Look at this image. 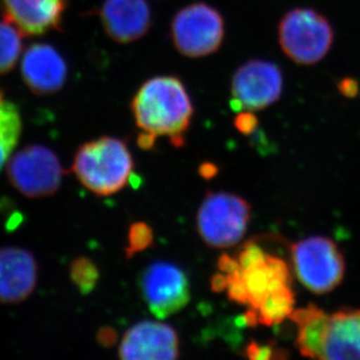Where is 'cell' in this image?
Wrapping results in <instances>:
<instances>
[{
  "label": "cell",
  "instance_id": "cell-1",
  "mask_svg": "<svg viewBox=\"0 0 360 360\" xmlns=\"http://www.w3.org/2000/svg\"><path fill=\"white\" fill-rule=\"evenodd\" d=\"M138 129L154 138L167 136L174 146H184L194 117V104L177 76H155L141 84L131 102Z\"/></svg>",
  "mask_w": 360,
  "mask_h": 360
},
{
  "label": "cell",
  "instance_id": "cell-2",
  "mask_svg": "<svg viewBox=\"0 0 360 360\" xmlns=\"http://www.w3.org/2000/svg\"><path fill=\"white\" fill-rule=\"evenodd\" d=\"M133 169L131 150L125 141L113 136H101L83 143L72 163V172L82 186L103 198L124 189Z\"/></svg>",
  "mask_w": 360,
  "mask_h": 360
},
{
  "label": "cell",
  "instance_id": "cell-3",
  "mask_svg": "<svg viewBox=\"0 0 360 360\" xmlns=\"http://www.w3.org/2000/svg\"><path fill=\"white\" fill-rule=\"evenodd\" d=\"M278 39L283 54L299 65L320 63L329 54L335 31L329 19L309 7H296L282 17Z\"/></svg>",
  "mask_w": 360,
  "mask_h": 360
},
{
  "label": "cell",
  "instance_id": "cell-4",
  "mask_svg": "<svg viewBox=\"0 0 360 360\" xmlns=\"http://www.w3.org/2000/svg\"><path fill=\"white\" fill-rule=\"evenodd\" d=\"M170 40L186 58H207L221 49L225 40V20L221 12L204 1L177 11L170 22Z\"/></svg>",
  "mask_w": 360,
  "mask_h": 360
},
{
  "label": "cell",
  "instance_id": "cell-5",
  "mask_svg": "<svg viewBox=\"0 0 360 360\" xmlns=\"http://www.w3.org/2000/svg\"><path fill=\"white\" fill-rule=\"evenodd\" d=\"M290 255L297 279L317 295L333 292L344 280L345 259L333 239L315 236L296 241Z\"/></svg>",
  "mask_w": 360,
  "mask_h": 360
},
{
  "label": "cell",
  "instance_id": "cell-6",
  "mask_svg": "<svg viewBox=\"0 0 360 360\" xmlns=\"http://www.w3.org/2000/svg\"><path fill=\"white\" fill-rule=\"evenodd\" d=\"M251 205L238 195L209 193L198 207L196 226L204 243L214 248L238 244L251 221Z\"/></svg>",
  "mask_w": 360,
  "mask_h": 360
},
{
  "label": "cell",
  "instance_id": "cell-7",
  "mask_svg": "<svg viewBox=\"0 0 360 360\" xmlns=\"http://www.w3.org/2000/svg\"><path fill=\"white\" fill-rule=\"evenodd\" d=\"M63 168L58 155L48 147L31 145L10 158L7 177L26 198H48L61 186Z\"/></svg>",
  "mask_w": 360,
  "mask_h": 360
},
{
  "label": "cell",
  "instance_id": "cell-8",
  "mask_svg": "<svg viewBox=\"0 0 360 360\" xmlns=\"http://www.w3.org/2000/svg\"><path fill=\"white\" fill-rule=\"evenodd\" d=\"M283 84V72L274 62H245L232 76L231 108L238 112L265 110L281 98Z\"/></svg>",
  "mask_w": 360,
  "mask_h": 360
},
{
  "label": "cell",
  "instance_id": "cell-9",
  "mask_svg": "<svg viewBox=\"0 0 360 360\" xmlns=\"http://www.w3.org/2000/svg\"><path fill=\"white\" fill-rule=\"evenodd\" d=\"M139 289L150 313L160 320L179 313L191 301L187 274L172 262L147 266L140 276Z\"/></svg>",
  "mask_w": 360,
  "mask_h": 360
},
{
  "label": "cell",
  "instance_id": "cell-10",
  "mask_svg": "<svg viewBox=\"0 0 360 360\" xmlns=\"http://www.w3.org/2000/svg\"><path fill=\"white\" fill-rule=\"evenodd\" d=\"M180 338L172 326L141 321L122 337L118 357L124 360H174L180 357Z\"/></svg>",
  "mask_w": 360,
  "mask_h": 360
},
{
  "label": "cell",
  "instance_id": "cell-11",
  "mask_svg": "<svg viewBox=\"0 0 360 360\" xmlns=\"http://www.w3.org/2000/svg\"><path fill=\"white\" fill-rule=\"evenodd\" d=\"M21 77L33 94L54 95L68 79V65L61 53L48 44H33L21 58Z\"/></svg>",
  "mask_w": 360,
  "mask_h": 360
},
{
  "label": "cell",
  "instance_id": "cell-12",
  "mask_svg": "<svg viewBox=\"0 0 360 360\" xmlns=\"http://www.w3.org/2000/svg\"><path fill=\"white\" fill-rule=\"evenodd\" d=\"M97 15L106 35L122 44L143 38L153 18L147 0H104Z\"/></svg>",
  "mask_w": 360,
  "mask_h": 360
},
{
  "label": "cell",
  "instance_id": "cell-13",
  "mask_svg": "<svg viewBox=\"0 0 360 360\" xmlns=\"http://www.w3.org/2000/svg\"><path fill=\"white\" fill-rule=\"evenodd\" d=\"M68 0H0L4 20L24 37H37L61 30Z\"/></svg>",
  "mask_w": 360,
  "mask_h": 360
},
{
  "label": "cell",
  "instance_id": "cell-14",
  "mask_svg": "<svg viewBox=\"0 0 360 360\" xmlns=\"http://www.w3.org/2000/svg\"><path fill=\"white\" fill-rule=\"evenodd\" d=\"M38 283V262L31 252L21 248H0V302H22Z\"/></svg>",
  "mask_w": 360,
  "mask_h": 360
},
{
  "label": "cell",
  "instance_id": "cell-15",
  "mask_svg": "<svg viewBox=\"0 0 360 360\" xmlns=\"http://www.w3.org/2000/svg\"><path fill=\"white\" fill-rule=\"evenodd\" d=\"M248 296V308H255L271 292L292 285V273L285 259L265 252L251 264L239 267Z\"/></svg>",
  "mask_w": 360,
  "mask_h": 360
},
{
  "label": "cell",
  "instance_id": "cell-16",
  "mask_svg": "<svg viewBox=\"0 0 360 360\" xmlns=\"http://www.w3.org/2000/svg\"><path fill=\"white\" fill-rule=\"evenodd\" d=\"M360 359V309L329 314L323 336L322 360Z\"/></svg>",
  "mask_w": 360,
  "mask_h": 360
},
{
  "label": "cell",
  "instance_id": "cell-17",
  "mask_svg": "<svg viewBox=\"0 0 360 360\" xmlns=\"http://www.w3.org/2000/svg\"><path fill=\"white\" fill-rule=\"evenodd\" d=\"M329 314L310 303L294 309L289 319L296 326V349L301 356L311 359H322L324 330Z\"/></svg>",
  "mask_w": 360,
  "mask_h": 360
},
{
  "label": "cell",
  "instance_id": "cell-18",
  "mask_svg": "<svg viewBox=\"0 0 360 360\" xmlns=\"http://www.w3.org/2000/svg\"><path fill=\"white\" fill-rule=\"evenodd\" d=\"M295 294L292 285L271 292L255 308H248L244 315L246 324L251 326H273L283 322L294 311Z\"/></svg>",
  "mask_w": 360,
  "mask_h": 360
},
{
  "label": "cell",
  "instance_id": "cell-19",
  "mask_svg": "<svg viewBox=\"0 0 360 360\" xmlns=\"http://www.w3.org/2000/svg\"><path fill=\"white\" fill-rule=\"evenodd\" d=\"M22 120L17 106L12 103L0 104V170L10 160L20 139Z\"/></svg>",
  "mask_w": 360,
  "mask_h": 360
},
{
  "label": "cell",
  "instance_id": "cell-20",
  "mask_svg": "<svg viewBox=\"0 0 360 360\" xmlns=\"http://www.w3.org/2000/svg\"><path fill=\"white\" fill-rule=\"evenodd\" d=\"M22 54V34L8 21H0V75L10 72Z\"/></svg>",
  "mask_w": 360,
  "mask_h": 360
},
{
  "label": "cell",
  "instance_id": "cell-21",
  "mask_svg": "<svg viewBox=\"0 0 360 360\" xmlns=\"http://www.w3.org/2000/svg\"><path fill=\"white\" fill-rule=\"evenodd\" d=\"M69 276L83 295H88L98 283L99 269L88 257H79L70 265Z\"/></svg>",
  "mask_w": 360,
  "mask_h": 360
},
{
  "label": "cell",
  "instance_id": "cell-22",
  "mask_svg": "<svg viewBox=\"0 0 360 360\" xmlns=\"http://www.w3.org/2000/svg\"><path fill=\"white\" fill-rule=\"evenodd\" d=\"M154 243V232L145 221H136L129 226L127 232V245L125 248L126 258L131 259L140 252L146 251Z\"/></svg>",
  "mask_w": 360,
  "mask_h": 360
},
{
  "label": "cell",
  "instance_id": "cell-23",
  "mask_svg": "<svg viewBox=\"0 0 360 360\" xmlns=\"http://www.w3.org/2000/svg\"><path fill=\"white\" fill-rule=\"evenodd\" d=\"M245 354L251 359H273V358L287 357L285 350L280 351L273 345H262L257 342H251L248 344L245 349Z\"/></svg>",
  "mask_w": 360,
  "mask_h": 360
},
{
  "label": "cell",
  "instance_id": "cell-24",
  "mask_svg": "<svg viewBox=\"0 0 360 360\" xmlns=\"http://www.w3.org/2000/svg\"><path fill=\"white\" fill-rule=\"evenodd\" d=\"M259 125V120L253 111L243 110L239 111L238 115L235 118L236 129L244 136H248L255 132Z\"/></svg>",
  "mask_w": 360,
  "mask_h": 360
},
{
  "label": "cell",
  "instance_id": "cell-25",
  "mask_svg": "<svg viewBox=\"0 0 360 360\" xmlns=\"http://www.w3.org/2000/svg\"><path fill=\"white\" fill-rule=\"evenodd\" d=\"M337 89L345 98H354L360 91L359 83L352 77H344L337 83Z\"/></svg>",
  "mask_w": 360,
  "mask_h": 360
},
{
  "label": "cell",
  "instance_id": "cell-26",
  "mask_svg": "<svg viewBox=\"0 0 360 360\" xmlns=\"http://www.w3.org/2000/svg\"><path fill=\"white\" fill-rule=\"evenodd\" d=\"M96 338L102 347H110L116 344L117 340H118V333L113 328L104 326L102 329L98 330Z\"/></svg>",
  "mask_w": 360,
  "mask_h": 360
},
{
  "label": "cell",
  "instance_id": "cell-27",
  "mask_svg": "<svg viewBox=\"0 0 360 360\" xmlns=\"http://www.w3.org/2000/svg\"><path fill=\"white\" fill-rule=\"evenodd\" d=\"M155 141H157V138H154V136H150V134H147V133H140L139 138H138V145H139L143 150H152L154 145H155Z\"/></svg>",
  "mask_w": 360,
  "mask_h": 360
},
{
  "label": "cell",
  "instance_id": "cell-28",
  "mask_svg": "<svg viewBox=\"0 0 360 360\" xmlns=\"http://www.w3.org/2000/svg\"><path fill=\"white\" fill-rule=\"evenodd\" d=\"M200 174L204 179H211L217 174V168L212 163H203L200 167Z\"/></svg>",
  "mask_w": 360,
  "mask_h": 360
},
{
  "label": "cell",
  "instance_id": "cell-29",
  "mask_svg": "<svg viewBox=\"0 0 360 360\" xmlns=\"http://www.w3.org/2000/svg\"><path fill=\"white\" fill-rule=\"evenodd\" d=\"M4 102V94L1 90H0V104Z\"/></svg>",
  "mask_w": 360,
  "mask_h": 360
}]
</instances>
